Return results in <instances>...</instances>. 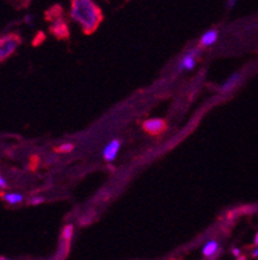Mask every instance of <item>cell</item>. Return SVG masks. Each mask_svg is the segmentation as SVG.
Wrapping results in <instances>:
<instances>
[{
  "label": "cell",
  "instance_id": "1",
  "mask_svg": "<svg viewBox=\"0 0 258 260\" xmlns=\"http://www.w3.org/2000/svg\"><path fill=\"white\" fill-rule=\"evenodd\" d=\"M70 16L87 34L93 32L103 18L102 11L94 0H71Z\"/></svg>",
  "mask_w": 258,
  "mask_h": 260
},
{
  "label": "cell",
  "instance_id": "2",
  "mask_svg": "<svg viewBox=\"0 0 258 260\" xmlns=\"http://www.w3.org/2000/svg\"><path fill=\"white\" fill-rule=\"evenodd\" d=\"M20 43L21 39L17 34H9L0 38V62L12 56Z\"/></svg>",
  "mask_w": 258,
  "mask_h": 260
},
{
  "label": "cell",
  "instance_id": "3",
  "mask_svg": "<svg viewBox=\"0 0 258 260\" xmlns=\"http://www.w3.org/2000/svg\"><path fill=\"white\" fill-rule=\"evenodd\" d=\"M165 122L159 118H155V119H149L146 122H143V129H145L148 134L154 135H160L162 132L165 131Z\"/></svg>",
  "mask_w": 258,
  "mask_h": 260
},
{
  "label": "cell",
  "instance_id": "4",
  "mask_svg": "<svg viewBox=\"0 0 258 260\" xmlns=\"http://www.w3.org/2000/svg\"><path fill=\"white\" fill-rule=\"evenodd\" d=\"M199 54H200L199 49H193L188 54H185V57L178 63V70H188V72L193 70L196 65Z\"/></svg>",
  "mask_w": 258,
  "mask_h": 260
},
{
  "label": "cell",
  "instance_id": "5",
  "mask_svg": "<svg viewBox=\"0 0 258 260\" xmlns=\"http://www.w3.org/2000/svg\"><path fill=\"white\" fill-rule=\"evenodd\" d=\"M120 145H122V143H120L118 139L110 141V143L106 145V148L103 149V158H105L106 160H108V162H113V160L117 158Z\"/></svg>",
  "mask_w": 258,
  "mask_h": 260
},
{
  "label": "cell",
  "instance_id": "6",
  "mask_svg": "<svg viewBox=\"0 0 258 260\" xmlns=\"http://www.w3.org/2000/svg\"><path fill=\"white\" fill-rule=\"evenodd\" d=\"M217 39H218V32L216 30H208L207 32H204L200 39V46L202 47H209L213 43H216Z\"/></svg>",
  "mask_w": 258,
  "mask_h": 260
},
{
  "label": "cell",
  "instance_id": "7",
  "mask_svg": "<svg viewBox=\"0 0 258 260\" xmlns=\"http://www.w3.org/2000/svg\"><path fill=\"white\" fill-rule=\"evenodd\" d=\"M240 79H241L240 73H236V74L231 75V77L229 78V79H227L224 84H222V87H221L222 92H229V91H231V89L235 88L236 84L240 82Z\"/></svg>",
  "mask_w": 258,
  "mask_h": 260
},
{
  "label": "cell",
  "instance_id": "8",
  "mask_svg": "<svg viewBox=\"0 0 258 260\" xmlns=\"http://www.w3.org/2000/svg\"><path fill=\"white\" fill-rule=\"evenodd\" d=\"M217 251H218V242L214 240L208 241L204 247H203V255L205 257H213V255L216 254Z\"/></svg>",
  "mask_w": 258,
  "mask_h": 260
},
{
  "label": "cell",
  "instance_id": "9",
  "mask_svg": "<svg viewBox=\"0 0 258 260\" xmlns=\"http://www.w3.org/2000/svg\"><path fill=\"white\" fill-rule=\"evenodd\" d=\"M3 200L6 201L8 205H20L23 201V196L21 194V193L8 191V193H3Z\"/></svg>",
  "mask_w": 258,
  "mask_h": 260
},
{
  "label": "cell",
  "instance_id": "10",
  "mask_svg": "<svg viewBox=\"0 0 258 260\" xmlns=\"http://www.w3.org/2000/svg\"><path fill=\"white\" fill-rule=\"evenodd\" d=\"M72 233H74V226L71 225V224H68V225H66L65 228H63L62 237H61V241H63V242L70 243L71 238H72Z\"/></svg>",
  "mask_w": 258,
  "mask_h": 260
},
{
  "label": "cell",
  "instance_id": "11",
  "mask_svg": "<svg viewBox=\"0 0 258 260\" xmlns=\"http://www.w3.org/2000/svg\"><path fill=\"white\" fill-rule=\"evenodd\" d=\"M72 149H74V145H71V144H63V145H61L60 148H57L56 150L60 153H68L71 152Z\"/></svg>",
  "mask_w": 258,
  "mask_h": 260
},
{
  "label": "cell",
  "instance_id": "12",
  "mask_svg": "<svg viewBox=\"0 0 258 260\" xmlns=\"http://www.w3.org/2000/svg\"><path fill=\"white\" fill-rule=\"evenodd\" d=\"M43 201L44 200H43L42 197H34L31 201H30V203H31V205H39V203H42Z\"/></svg>",
  "mask_w": 258,
  "mask_h": 260
},
{
  "label": "cell",
  "instance_id": "13",
  "mask_svg": "<svg viewBox=\"0 0 258 260\" xmlns=\"http://www.w3.org/2000/svg\"><path fill=\"white\" fill-rule=\"evenodd\" d=\"M6 188H7V180L4 179L3 176H0V189H2V190H4Z\"/></svg>",
  "mask_w": 258,
  "mask_h": 260
},
{
  "label": "cell",
  "instance_id": "14",
  "mask_svg": "<svg viewBox=\"0 0 258 260\" xmlns=\"http://www.w3.org/2000/svg\"><path fill=\"white\" fill-rule=\"evenodd\" d=\"M236 2H238V0H227V7H229V8H233L236 4Z\"/></svg>",
  "mask_w": 258,
  "mask_h": 260
},
{
  "label": "cell",
  "instance_id": "15",
  "mask_svg": "<svg viewBox=\"0 0 258 260\" xmlns=\"http://www.w3.org/2000/svg\"><path fill=\"white\" fill-rule=\"evenodd\" d=\"M240 249H233V254L235 255V256H238V257H240Z\"/></svg>",
  "mask_w": 258,
  "mask_h": 260
},
{
  "label": "cell",
  "instance_id": "16",
  "mask_svg": "<svg viewBox=\"0 0 258 260\" xmlns=\"http://www.w3.org/2000/svg\"><path fill=\"white\" fill-rule=\"evenodd\" d=\"M252 255H253V256H254V257H258V247H255V249L253 250Z\"/></svg>",
  "mask_w": 258,
  "mask_h": 260
},
{
  "label": "cell",
  "instance_id": "17",
  "mask_svg": "<svg viewBox=\"0 0 258 260\" xmlns=\"http://www.w3.org/2000/svg\"><path fill=\"white\" fill-rule=\"evenodd\" d=\"M254 243H255V245H258V232H257V235H255V237H254Z\"/></svg>",
  "mask_w": 258,
  "mask_h": 260
}]
</instances>
